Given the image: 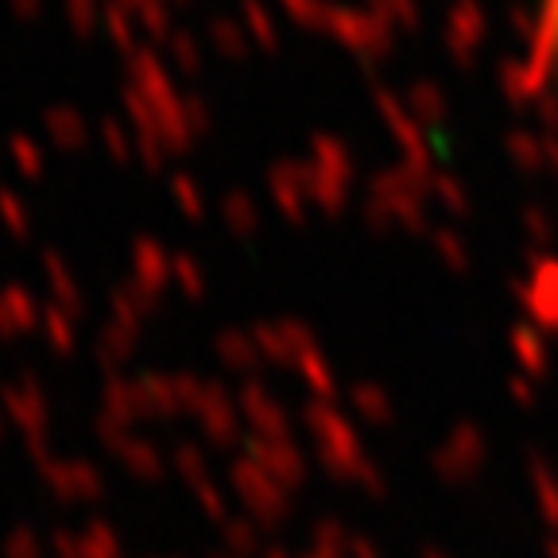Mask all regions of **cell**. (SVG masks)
I'll use <instances>...</instances> for the list:
<instances>
[{
  "label": "cell",
  "mask_w": 558,
  "mask_h": 558,
  "mask_svg": "<svg viewBox=\"0 0 558 558\" xmlns=\"http://www.w3.org/2000/svg\"><path fill=\"white\" fill-rule=\"evenodd\" d=\"M124 113L144 136H159L167 151H183L191 144V124L183 113V97L174 89L171 74L156 59L151 47H136L129 54V82L121 89Z\"/></svg>",
  "instance_id": "1"
},
{
  "label": "cell",
  "mask_w": 558,
  "mask_h": 558,
  "mask_svg": "<svg viewBox=\"0 0 558 558\" xmlns=\"http://www.w3.org/2000/svg\"><path fill=\"white\" fill-rule=\"evenodd\" d=\"M44 129L54 148L62 151H78L89 144V117L82 109H74V105H47Z\"/></svg>",
  "instance_id": "2"
},
{
  "label": "cell",
  "mask_w": 558,
  "mask_h": 558,
  "mask_svg": "<svg viewBox=\"0 0 558 558\" xmlns=\"http://www.w3.org/2000/svg\"><path fill=\"white\" fill-rule=\"evenodd\" d=\"M101 24H105V32H109V39H113L124 54L136 51V32H140V27H136V16H132V12H124L121 4H113V0H109V4L101 9Z\"/></svg>",
  "instance_id": "3"
},
{
  "label": "cell",
  "mask_w": 558,
  "mask_h": 558,
  "mask_svg": "<svg viewBox=\"0 0 558 558\" xmlns=\"http://www.w3.org/2000/svg\"><path fill=\"white\" fill-rule=\"evenodd\" d=\"M97 136H101V148L109 151L117 163H129V159L136 156V136H132V132L124 129V121H117V117H105V121L97 124Z\"/></svg>",
  "instance_id": "4"
},
{
  "label": "cell",
  "mask_w": 558,
  "mask_h": 558,
  "mask_svg": "<svg viewBox=\"0 0 558 558\" xmlns=\"http://www.w3.org/2000/svg\"><path fill=\"white\" fill-rule=\"evenodd\" d=\"M4 151H9L12 163H16L24 174L44 171V148H39V140H32L27 132H12V136L4 140Z\"/></svg>",
  "instance_id": "5"
},
{
  "label": "cell",
  "mask_w": 558,
  "mask_h": 558,
  "mask_svg": "<svg viewBox=\"0 0 558 558\" xmlns=\"http://www.w3.org/2000/svg\"><path fill=\"white\" fill-rule=\"evenodd\" d=\"M136 27H144L148 35H156V39H163V35H171V12H167V0H144L136 12Z\"/></svg>",
  "instance_id": "6"
},
{
  "label": "cell",
  "mask_w": 558,
  "mask_h": 558,
  "mask_svg": "<svg viewBox=\"0 0 558 558\" xmlns=\"http://www.w3.org/2000/svg\"><path fill=\"white\" fill-rule=\"evenodd\" d=\"M62 9H66V24L78 35H89L97 20H101V4L97 0H62Z\"/></svg>",
  "instance_id": "7"
},
{
  "label": "cell",
  "mask_w": 558,
  "mask_h": 558,
  "mask_svg": "<svg viewBox=\"0 0 558 558\" xmlns=\"http://www.w3.org/2000/svg\"><path fill=\"white\" fill-rule=\"evenodd\" d=\"M167 47H171L174 66H183V70H198L202 51H198V44H194V35H191V32H183V27H174V32L167 35Z\"/></svg>",
  "instance_id": "8"
},
{
  "label": "cell",
  "mask_w": 558,
  "mask_h": 558,
  "mask_svg": "<svg viewBox=\"0 0 558 558\" xmlns=\"http://www.w3.org/2000/svg\"><path fill=\"white\" fill-rule=\"evenodd\" d=\"M136 156L144 159V167H163V156H167V144L159 136H144V132H136Z\"/></svg>",
  "instance_id": "9"
},
{
  "label": "cell",
  "mask_w": 558,
  "mask_h": 558,
  "mask_svg": "<svg viewBox=\"0 0 558 558\" xmlns=\"http://www.w3.org/2000/svg\"><path fill=\"white\" fill-rule=\"evenodd\" d=\"M543 44L558 62V0H543Z\"/></svg>",
  "instance_id": "10"
},
{
  "label": "cell",
  "mask_w": 558,
  "mask_h": 558,
  "mask_svg": "<svg viewBox=\"0 0 558 558\" xmlns=\"http://www.w3.org/2000/svg\"><path fill=\"white\" fill-rule=\"evenodd\" d=\"M0 209H4V218L12 221V226H24V206H20V198L12 191H0Z\"/></svg>",
  "instance_id": "11"
},
{
  "label": "cell",
  "mask_w": 558,
  "mask_h": 558,
  "mask_svg": "<svg viewBox=\"0 0 558 558\" xmlns=\"http://www.w3.org/2000/svg\"><path fill=\"white\" fill-rule=\"evenodd\" d=\"M183 113H186V124H191V129H206V109H202V101L186 97V101H183Z\"/></svg>",
  "instance_id": "12"
},
{
  "label": "cell",
  "mask_w": 558,
  "mask_h": 558,
  "mask_svg": "<svg viewBox=\"0 0 558 558\" xmlns=\"http://www.w3.org/2000/svg\"><path fill=\"white\" fill-rule=\"evenodd\" d=\"M9 9L16 12V16L32 20V16H39V12H44V0H9Z\"/></svg>",
  "instance_id": "13"
},
{
  "label": "cell",
  "mask_w": 558,
  "mask_h": 558,
  "mask_svg": "<svg viewBox=\"0 0 558 558\" xmlns=\"http://www.w3.org/2000/svg\"><path fill=\"white\" fill-rule=\"evenodd\" d=\"M214 44L233 47V27H229V24H214Z\"/></svg>",
  "instance_id": "14"
},
{
  "label": "cell",
  "mask_w": 558,
  "mask_h": 558,
  "mask_svg": "<svg viewBox=\"0 0 558 558\" xmlns=\"http://www.w3.org/2000/svg\"><path fill=\"white\" fill-rule=\"evenodd\" d=\"M113 4H121V9H124V12H136V9H140V4H144V0H113Z\"/></svg>",
  "instance_id": "15"
}]
</instances>
